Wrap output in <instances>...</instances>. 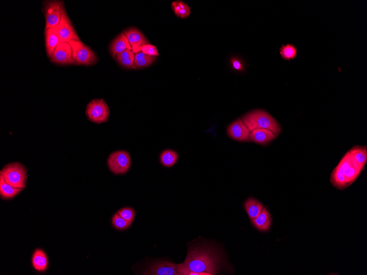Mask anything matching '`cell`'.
<instances>
[{"instance_id": "cell-1", "label": "cell", "mask_w": 367, "mask_h": 275, "mask_svg": "<svg viewBox=\"0 0 367 275\" xmlns=\"http://www.w3.org/2000/svg\"><path fill=\"white\" fill-rule=\"evenodd\" d=\"M221 253L215 247L197 245L189 248L184 263L178 265L180 275L190 272L216 275L223 267Z\"/></svg>"}, {"instance_id": "cell-2", "label": "cell", "mask_w": 367, "mask_h": 275, "mask_svg": "<svg viewBox=\"0 0 367 275\" xmlns=\"http://www.w3.org/2000/svg\"><path fill=\"white\" fill-rule=\"evenodd\" d=\"M363 170L352 160L348 152L332 171L331 183L339 190L345 189L354 183Z\"/></svg>"}, {"instance_id": "cell-3", "label": "cell", "mask_w": 367, "mask_h": 275, "mask_svg": "<svg viewBox=\"0 0 367 275\" xmlns=\"http://www.w3.org/2000/svg\"><path fill=\"white\" fill-rule=\"evenodd\" d=\"M242 120L250 131L256 129H265L271 130L277 136L282 130L277 121L265 111L257 110L249 112L243 117Z\"/></svg>"}, {"instance_id": "cell-4", "label": "cell", "mask_w": 367, "mask_h": 275, "mask_svg": "<svg viewBox=\"0 0 367 275\" xmlns=\"http://www.w3.org/2000/svg\"><path fill=\"white\" fill-rule=\"evenodd\" d=\"M6 183L17 189L26 188L27 170L23 165L18 162L9 163L4 166L0 172Z\"/></svg>"}, {"instance_id": "cell-5", "label": "cell", "mask_w": 367, "mask_h": 275, "mask_svg": "<svg viewBox=\"0 0 367 275\" xmlns=\"http://www.w3.org/2000/svg\"><path fill=\"white\" fill-rule=\"evenodd\" d=\"M72 48V58L77 65L92 66L98 62V58L91 48L81 40H73L69 42Z\"/></svg>"}, {"instance_id": "cell-6", "label": "cell", "mask_w": 367, "mask_h": 275, "mask_svg": "<svg viewBox=\"0 0 367 275\" xmlns=\"http://www.w3.org/2000/svg\"><path fill=\"white\" fill-rule=\"evenodd\" d=\"M110 111L104 99H95L86 106V115L88 119L96 124H102L109 120Z\"/></svg>"}, {"instance_id": "cell-7", "label": "cell", "mask_w": 367, "mask_h": 275, "mask_svg": "<svg viewBox=\"0 0 367 275\" xmlns=\"http://www.w3.org/2000/svg\"><path fill=\"white\" fill-rule=\"evenodd\" d=\"M43 12L45 15V31L55 29L59 24L62 15L63 3L60 1H44Z\"/></svg>"}, {"instance_id": "cell-8", "label": "cell", "mask_w": 367, "mask_h": 275, "mask_svg": "<svg viewBox=\"0 0 367 275\" xmlns=\"http://www.w3.org/2000/svg\"><path fill=\"white\" fill-rule=\"evenodd\" d=\"M131 159L128 152L123 151H116L112 153L108 159L110 169L115 174H123L129 169Z\"/></svg>"}, {"instance_id": "cell-9", "label": "cell", "mask_w": 367, "mask_h": 275, "mask_svg": "<svg viewBox=\"0 0 367 275\" xmlns=\"http://www.w3.org/2000/svg\"><path fill=\"white\" fill-rule=\"evenodd\" d=\"M56 30L61 42H69L73 40H80L79 36L67 15L65 7L63 8L61 21Z\"/></svg>"}, {"instance_id": "cell-10", "label": "cell", "mask_w": 367, "mask_h": 275, "mask_svg": "<svg viewBox=\"0 0 367 275\" xmlns=\"http://www.w3.org/2000/svg\"><path fill=\"white\" fill-rule=\"evenodd\" d=\"M51 62L61 65H76L72 58V48L68 42H60L50 58Z\"/></svg>"}, {"instance_id": "cell-11", "label": "cell", "mask_w": 367, "mask_h": 275, "mask_svg": "<svg viewBox=\"0 0 367 275\" xmlns=\"http://www.w3.org/2000/svg\"><path fill=\"white\" fill-rule=\"evenodd\" d=\"M144 275H180V273L178 265L169 262L160 261L150 265Z\"/></svg>"}, {"instance_id": "cell-12", "label": "cell", "mask_w": 367, "mask_h": 275, "mask_svg": "<svg viewBox=\"0 0 367 275\" xmlns=\"http://www.w3.org/2000/svg\"><path fill=\"white\" fill-rule=\"evenodd\" d=\"M227 134L231 138L241 142H248L250 131L241 119L235 120L227 128Z\"/></svg>"}, {"instance_id": "cell-13", "label": "cell", "mask_w": 367, "mask_h": 275, "mask_svg": "<svg viewBox=\"0 0 367 275\" xmlns=\"http://www.w3.org/2000/svg\"><path fill=\"white\" fill-rule=\"evenodd\" d=\"M124 33L128 39L132 50L135 53L141 52L142 47L147 44H149L148 40L138 29L131 28L125 31Z\"/></svg>"}, {"instance_id": "cell-14", "label": "cell", "mask_w": 367, "mask_h": 275, "mask_svg": "<svg viewBox=\"0 0 367 275\" xmlns=\"http://www.w3.org/2000/svg\"><path fill=\"white\" fill-rule=\"evenodd\" d=\"M276 136L272 131L265 129H256L250 131V141L257 144L265 145L275 140Z\"/></svg>"}, {"instance_id": "cell-15", "label": "cell", "mask_w": 367, "mask_h": 275, "mask_svg": "<svg viewBox=\"0 0 367 275\" xmlns=\"http://www.w3.org/2000/svg\"><path fill=\"white\" fill-rule=\"evenodd\" d=\"M126 50H132L130 44L124 32L122 33L112 42L110 45V52L113 58L119 53Z\"/></svg>"}, {"instance_id": "cell-16", "label": "cell", "mask_w": 367, "mask_h": 275, "mask_svg": "<svg viewBox=\"0 0 367 275\" xmlns=\"http://www.w3.org/2000/svg\"><path fill=\"white\" fill-rule=\"evenodd\" d=\"M45 35L46 52L48 57L50 58L53 52L61 42L56 28L47 29L45 31Z\"/></svg>"}, {"instance_id": "cell-17", "label": "cell", "mask_w": 367, "mask_h": 275, "mask_svg": "<svg viewBox=\"0 0 367 275\" xmlns=\"http://www.w3.org/2000/svg\"><path fill=\"white\" fill-rule=\"evenodd\" d=\"M349 152L352 160L362 170H364L367 161L366 146H355Z\"/></svg>"}, {"instance_id": "cell-18", "label": "cell", "mask_w": 367, "mask_h": 275, "mask_svg": "<svg viewBox=\"0 0 367 275\" xmlns=\"http://www.w3.org/2000/svg\"><path fill=\"white\" fill-rule=\"evenodd\" d=\"M252 223L261 232H267L271 225V218L268 211L265 208L257 217L251 220Z\"/></svg>"}, {"instance_id": "cell-19", "label": "cell", "mask_w": 367, "mask_h": 275, "mask_svg": "<svg viewBox=\"0 0 367 275\" xmlns=\"http://www.w3.org/2000/svg\"><path fill=\"white\" fill-rule=\"evenodd\" d=\"M34 269L39 272H45L48 266V259L45 252L38 249L34 252L32 258Z\"/></svg>"}, {"instance_id": "cell-20", "label": "cell", "mask_w": 367, "mask_h": 275, "mask_svg": "<svg viewBox=\"0 0 367 275\" xmlns=\"http://www.w3.org/2000/svg\"><path fill=\"white\" fill-rule=\"evenodd\" d=\"M135 53L133 50H126L117 55L115 58L122 66L126 68L136 69L134 66Z\"/></svg>"}, {"instance_id": "cell-21", "label": "cell", "mask_w": 367, "mask_h": 275, "mask_svg": "<svg viewBox=\"0 0 367 275\" xmlns=\"http://www.w3.org/2000/svg\"><path fill=\"white\" fill-rule=\"evenodd\" d=\"M246 212L251 220L256 218L264 209L263 205L256 199L249 198L244 204Z\"/></svg>"}, {"instance_id": "cell-22", "label": "cell", "mask_w": 367, "mask_h": 275, "mask_svg": "<svg viewBox=\"0 0 367 275\" xmlns=\"http://www.w3.org/2000/svg\"><path fill=\"white\" fill-rule=\"evenodd\" d=\"M22 189H17L8 184L3 177L0 175V195L3 199H9L15 197Z\"/></svg>"}, {"instance_id": "cell-23", "label": "cell", "mask_w": 367, "mask_h": 275, "mask_svg": "<svg viewBox=\"0 0 367 275\" xmlns=\"http://www.w3.org/2000/svg\"><path fill=\"white\" fill-rule=\"evenodd\" d=\"M178 155L172 150H165L161 154L160 161L164 166L169 167L173 166L177 163Z\"/></svg>"}, {"instance_id": "cell-24", "label": "cell", "mask_w": 367, "mask_h": 275, "mask_svg": "<svg viewBox=\"0 0 367 275\" xmlns=\"http://www.w3.org/2000/svg\"><path fill=\"white\" fill-rule=\"evenodd\" d=\"M155 57L146 55L143 52L135 53L134 66L138 68L150 66L155 61Z\"/></svg>"}, {"instance_id": "cell-25", "label": "cell", "mask_w": 367, "mask_h": 275, "mask_svg": "<svg viewBox=\"0 0 367 275\" xmlns=\"http://www.w3.org/2000/svg\"><path fill=\"white\" fill-rule=\"evenodd\" d=\"M298 50L292 44L283 45L280 48V54L284 60L290 61L294 60L297 57Z\"/></svg>"}, {"instance_id": "cell-26", "label": "cell", "mask_w": 367, "mask_h": 275, "mask_svg": "<svg viewBox=\"0 0 367 275\" xmlns=\"http://www.w3.org/2000/svg\"><path fill=\"white\" fill-rule=\"evenodd\" d=\"M122 218H123L130 225L133 223L135 217V212L133 209L131 208H123L117 212Z\"/></svg>"}, {"instance_id": "cell-27", "label": "cell", "mask_w": 367, "mask_h": 275, "mask_svg": "<svg viewBox=\"0 0 367 275\" xmlns=\"http://www.w3.org/2000/svg\"><path fill=\"white\" fill-rule=\"evenodd\" d=\"M112 223L115 228L120 230H124L128 229L130 226L126 221L123 218H122L117 213L112 218Z\"/></svg>"}, {"instance_id": "cell-28", "label": "cell", "mask_w": 367, "mask_h": 275, "mask_svg": "<svg viewBox=\"0 0 367 275\" xmlns=\"http://www.w3.org/2000/svg\"><path fill=\"white\" fill-rule=\"evenodd\" d=\"M231 63L235 70L239 72H244L245 67L241 59L237 57H233L231 59Z\"/></svg>"}, {"instance_id": "cell-29", "label": "cell", "mask_w": 367, "mask_h": 275, "mask_svg": "<svg viewBox=\"0 0 367 275\" xmlns=\"http://www.w3.org/2000/svg\"><path fill=\"white\" fill-rule=\"evenodd\" d=\"M141 52H143L146 55L151 56H159V53L158 49L154 45L151 44H147L141 48Z\"/></svg>"}, {"instance_id": "cell-30", "label": "cell", "mask_w": 367, "mask_h": 275, "mask_svg": "<svg viewBox=\"0 0 367 275\" xmlns=\"http://www.w3.org/2000/svg\"><path fill=\"white\" fill-rule=\"evenodd\" d=\"M190 13L191 9L188 5L185 8L181 9L180 10L175 14V15L180 18H185L190 16Z\"/></svg>"}, {"instance_id": "cell-31", "label": "cell", "mask_w": 367, "mask_h": 275, "mask_svg": "<svg viewBox=\"0 0 367 275\" xmlns=\"http://www.w3.org/2000/svg\"><path fill=\"white\" fill-rule=\"evenodd\" d=\"M172 7L175 14H177L181 9L179 1H175L172 3Z\"/></svg>"}]
</instances>
